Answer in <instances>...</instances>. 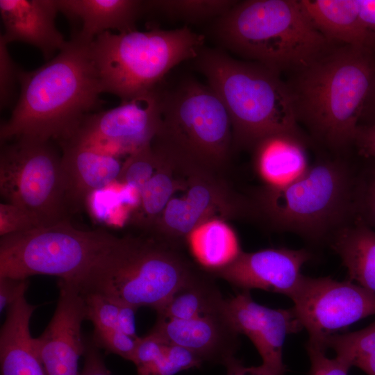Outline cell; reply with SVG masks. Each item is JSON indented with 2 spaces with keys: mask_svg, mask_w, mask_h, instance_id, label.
Listing matches in <instances>:
<instances>
[{
  "mask_svg": "<svg viewBox=\"0 0 375 375\" xmlns=\"http://www.w3.org/2000/svg\"><path fill=\"white\" fill-rule=\"evenodd\" d=\"M19 84L17 103L1 125V144L21 138L67 142L102 102L90 44L73 38L42 66L21 69Z\"/></svg>",
  "mask_w": 375,
  "mask_h": 375,
  "instance_id": "1",
  "label": "cell"
},
{
  "mask_svg": "<svg viewBox=\"0 0 375 375\" xmlns=\"http://www.w3.org/2000/svg\"><path fill=\"white\" fill-rule=\"evenodd\" d=\"M374 79V50L334 44L286 82L298 124L335 154H344Z\"/></svg>",
  "mask_w": 375,
  "mask_h": 375,
  "instance_id": "2",
  "label": "cell"
},
{
  "mask_svg": "<svg viewBox=\"0 0 375 375\" xmlns=\"http://www.w3.org/2000/svg\"><path fill=\"white\" fill-rule=\"evenodd\" d=\"M213 32L228 50L281 74L308 66L335 44L312 24L299 0L237 1Z\"/></svg>",
  "mask_w": 375,
  "mask_h": 375,
  "instance_id": "3",
  "label": "cell"
},
{
  "mask_svg": "<svg viewBox=\"0 0 375 375\" xmlns=\"http://www.w3.org/2000/svg\"><path fill=\"white\" fill-rule=\"evenodd\" d=\"M200 272L181 247L146 233L117 237L76 285L83 294L157 312Z\"/></svg>",
  "mask_w": 375,
  "mask_h": 375,
  "instance_id": "4",
  "label": "cell"
},
{
  "mask_svg": "<svg viewBox=\"0 0 375 375\" xmlns=\"http://www.w3.org/2000/svg\"><path fill=\"white\" fill-rule=\"evenodd\" d=\"M356 174L344 154L319 158L293 182L261 188L251 201L253 213L276 228L330 239L356 217Z\"/></svg>",
  "mask_w": 375,
  "mask_h": 375,
  "instance_id": "5",
  "label": "cell"
},
{
  "mask_svg": "<svg viewBox=\"0 0 375 375\" xmlns=\"http://www.w3.org/2000/svg\"><path fill=\"white\" fill-rule=\"evenodd\" d=\"M194 60L228 113L233 149L253 148L275 133L300 132L289 88L280 74L219 49L203 47Z\"/></svg>",
  "mask_w": 375,
  "mask_h": 375,
  "instance_id": "6",
  "label": "cell"
},
{
  "mask_svg": "<svg viewBox=\"0 0 375 375\" xmlns=\"http://www.w3.org/2000/svg\"><path fill=\"white\" fill-rule=\"evenodd\" d=\"M159 93L160 124L153 150L180 169L220 172L233 144L231 119L218 95L194 79L171 90L159 88Z\"/></svg>",
  "mask_w": 375,
  "mask_h": 375,
  "instance_id": "7",
  "label": "cell"
},
{
  "mask_svg": "<svg viewBox=\"0 0 375 375\" xmlns=\"http://www.w3.org/2000/svg\"><path fill=\"white\" fill-rule=\"evenodd\" d=\"M204 36L187 26L113 33L106 31L90 44L103 93L122 102L149 93L178 64L195 59Z\"/></svg>",
  "mask_w": 375,
  "mask_h": 375,
  "instance_id": "8",
  "label": "cell"
},
{
  "mask_svg": "<svg viewBox=\"0 0 375 375\" xmlns=\"http://www.w3.org/2000/svg\"><path fill=\"white\" fill-rule=\"evenodd\" d=\"M117 238L103 230L78 229L68 219L1 237L0 277L44 274L78 284Z\"/></svg>",
  "mask_w": 375,
  "mask_h": 375,
  "instance_id": "9",
  "label": "cell"
},
{
  "mask_svg": "<svg viewBox=\"0 0 375 375\" xmlns=\"http://www.w3.org/2000/svg\"><path fill=\"white\" fill-rule=\"evenodd\" d=\"M52 141L17 138L1 144L0 193L26 210L38 227L67 219L61 154Z\"/></svg>",
  "mask_w": 375,
  "mask_h": 375,
  "instance_id": "10",
  "label": "cell"
},
{
  "mask_svg": "<svg viewBox=\"0 0 375 375\" xmlns=\"http://www.w3.org/2000/svg\"><path fill=\"white\" fill-rule=\"evenodd\" d=\"M217 173L181 171L178 188L181 195H173L148 233L181 247L194 228L208 220L251 214V202L233 192Z\"/></svg>",
  "mask_w": 375,
  "mask_h": 375,
  "instance_id": "11",
  "label": "cell"
},
{
  "mask_svg": "<svg viewBox=\"0 0 375 375\" xmlns=\"http://www.w3.org/2000/svg\"><path fill=\"white\" fill-rule=\"evenodd\" d=\"M290 298L307 344L324 351L328 337L369 316L375 315V293L351 281L303 275Z\"/></svg>",
  "mask_w": 375,
  "mask_h": 375,
  "instance_id": "12",
  "label": "cell"
},
{
  "mask_svg": "<svg viewBox=\"0 0 375 375\" xmlns=\"http://www.w3.org/2000/svg\"><path fill=\"white\" fill-rule=\"evenodd\" d=\"M159 87L111 109L87 115L67 142L118 157L151 144L160 124ZM64 143V142H62Z\"/></svg>",
  "mask_w": 375,
  "mask_h": 375,
  "instance_id": "13",
  "label": "cell"
},
{
  "mask_svg": "<svg viewBox=\"0 0 375 375\" xmlns=\"http://www.w3.org/2000/svg\"><path fill=\"white\" fill-rule=\"evenodd\" d=\"M221 313L240 335L247 336L260 355L262 363L255 367L261 375H285L283 348L288 335L303 329L292 308L273 309L252 299L250 290H242L225 299Z\"/></svg>",
  "mask_w": 375,
  "mask_h": 375,
  "instance_id": "14",
  "label": "cell"
},
{
  "mask_svg": "<svg viewBox=\"0 0 375 375\" xmlns=\"http://www.w3.org/2000/svg\"><path fill=\"white\" fill-rule=\"evenodd\" d=\"M56 308L34 344L47 375H81L78 360L86 341L81 326L86 320L84 295L74 283L58 281Z\"/></svg>",
  "mask_w": 375,
  "mask_h": 375,
  "instance_id": "15",
  "label": "cell"
},
{
  "mask_svg": "<svg viewBox=\"0 0 375 375\" xmlns=\"http://www.w3.org/2000/svg\"><path fill=\"white\" fill-rule=\"evenodd\" d=\"M311 256L303 249L242 251L227 266L208 272L242 290L260 289L290 297L303 276L301 272L303 265Z\"/></svg>",
  "mask_w": 375,
  "mask_h": 375,
  "instance_id": "16",
  "label": "cell"
},
{
  "mask_svg": "<svg viewBox=\"0 0 375 375\" xmlns=\"http://www.w3.org/2000/svg\"><path fill=\"white\" fill-rule=\"evenodd\" d=\"M150 331L169 344L190 351L202 361L222 365L235 356L240 344L239 334L221 312L190 319L158 315Z\"/></svg>",
  "mask_w": 375,
  "mask_h": 375,
  "instance_id": "17",
  "label": "cell"
},
{
  "mask_svg": "<svg viewBox=\"0 0 375 375\" xmlns=\"http://www.w3.org/2000/svg\"><path fill=\"white\" fill-rule=\"evenodd\" d=\"M59 12L57 0H0V15L9 44L20 42L38 49L45 59L67 44L56 26Z\"/></svg>",
  "mask_w": 375,
  "mask_h": 375,
  "instance_id": "18",
  "label": "cell"
},
{
  "mask_svg": "<svg viewBox=\"0 0 375 375\" xmlns=\"http://www.w3.org/2000/svg\"><path fill=\"white\" fill-rule=\"evenodd\" d=\"M60 146L69 212L80 209L92 192L117 181L123 165L118 157L73 142Z\"/></svg>",
  "mask_w": 375,
  "mask_h": 375,
  "instance_id": "19",
  "label": "cell"
},
{
  "mask_svg": "<svg viewBox=\"0 0 375 375\" xmlns=\"http://www.w3.org/2000/svg\"><path fill=\"white\" fill-rule=\"evenodd\" d=\"M59 12L70 22H81L72 38L91 44L99 35L115 29L119 33L135 30L136 21L144 8L138 0H57Z\"/></svg>",
  "mask_w": 375,
  "mask_h": 375,
  "instance_id": "20",
  "label": "cell"
},
{
  "mask_svg": "<svg viewBox=\"0 0 375 375\" xmlns=\"http://www.w3.org/2000/svg\"><path fill=\"white\" fill-rule=\"evenodd\" d=\"M37 307L23 295L6 308L0 331L1 375H47L30 332Z\"/></svg>",
  "mask_w": 375,
  "mask_h": 375,
  "instance_id": "21",
  "label": "cell"
},
{
  "mask_svg": "<svg viewBox=\"0 0 375 375\" xmlns=\"http://www.w3.org/2000/svg\"><path fill=\"white\" fill-rule=\"evenodd\" d=\"M305 138L300 132H282L267 136L253 147L256 170L271 188L288 185L309 168Z\"/></svg>",
  "mask_w": 375,
  "mask_h": 375,
  "instance_id": "22",
  "label": "cell"
},
{
  "mask_svg": "<svg viewBox=\"0 0 375 375\" xmlns=\"http://www.w3.org/2000/svg\"><path fill=\"white\" fill-rule=\"evenodd\" d=\"M315 27L338 44L375 51V37L361 20L357 0H299Z\"/></svg>",
  "mask_w": 375,
  "mask_h": 375,
  "instance_id": "23",
  "label": "cell"
},
{
  "mask_svg": "<svg viewBox=\"0 0 375 375\" xmlns=\"http://www.w3.org/2000/svg\"><path fill=\"white\" fill-rule=\"evenodd\" d=\"M329 241L347 268L349 280L375 293V231L356 216Z\"/></svg>",
  "mask_w": 375,
  "mask_h": 375,
  "instance_id": "24",
  "label": "cell"
},
{
  "mask_svg": "<svg viewBox=\"0 0 375 375\" xmlns=\"http://www.w3.org/2000/svg\"><path fill=\"white\" fill-rule=\"evenodd\" d=\"M186 242L194 258L207 272L227 266L242 251L237 235L221 219L200 224L188 235Z\"/></svg>",
  "mask_w": 375,
  "mask_h": 375,
  "instance_id": "25",
  "label": "cell"
},
{
  "mask_svg": "<svg viewBox=\"0 0 375 375\" xmlns=\"http://www.w3.org/2000/svg\"><path fill=\"white\" fill-rule=\"evenodd\" d=\"M204 269L179 288L157 311L158 316L190 319L219 313L225 299L210 273Z\"/></svg>",
  "mask_w": 375,
  "mask_h": 375,
  "instance_id": "26",
  "label": "cell"
},
{
  "mask_svg": "<svg viewBox=\"0 0 375 375\" xmlns=\"http://www.w3.org/2000/svg\"><path fill=\"white\" fill-rule=\"evenodd\" d=\"M157 154L160 158V164L141 191L138 206L131 218L135 225L147 233L162 214L178 189L181 179V173L176 167L170 160Z\"/></svg>",
  "mask_w": 375,
  "mask_h": 375,
  "instance_id": "27",
  "label": "cell"
},
{
  "mask_svg": "<svg viewBox=\"0 0 375 375\" xmlns=\"http://www.w3.org/2000/svg\"><path fill=\"white\" fill-rule=\"evenodd\" d=\"M335 358L349 369L356 367L367 375H375V321L365 328L347 333H335L324 342Z\"/></svg>",
  "mask_w": 375,
  "mask_h": 375,
  "instance_id": "28",
  "label": "cell"
},
{
  "mask_svg": "<svg viewBox=\"0 0 375 375\" xmlns=\"http://www.w3.org/2000/svg\"><path fill=\"white\" fill-rule=\"evenodd\" d=\"M236 1L228 0H156L146 1L147 8H153L168 17L188 22H198L221 17Z\"/></svg>",
  "mask_w": 375,
  "mask_h": 375,
  "instance_id": "29",
  "label": "cell"
},
{
  "mask_svg": "<svg viewBox=\"0 0 375 375\" xmlns=\"http://www.w3.org/2000/svg\"><path fill=\"white\" fill-rule=\"evenodd\" d=\"M160 158L151 145L128 156L117 178L122 184L135 190L139 194L156 172Z\"/></svg>",
  "mask_w": 375,
  "mask_h": 375,
  "instance_id": "30",
  "label": "cell"
},
{
  "mask_svg": "<svg viewBox=\"0 0 375 375\" xmlns=\"http://www.w3.org/2000/svg\"><path fill=\"white\" fill-rule=\"evenodd\" d=\"M202 362L190 351L180 346L168 344L159 357L136 367L137 375H174L185 369L199 367Z\"/></svg>",
  "mask_w": 375,
  "mask_h": 375,
  "instance_id": "31",
  "label": "cell"
},
{
  "mask_svg": "<svg viewBox=\"0 0 375 375\" xmlns=\"http://www.w3.org/2000/svg\"><path fill=\"white\" fill-rule=\"evenodd\" d=\"M365 159L367 162L356 174V216L375 231V160Z\"/></svg>",
  "mask_w": 375,
  "mask_h": 375,
  "instance_id": "32",
  "label": "cell"
},
{
  "mask_svg": "<svg viewBox=\"0 0 375 375\" xmlns=\"http://www.w3.org/2000/svg\"><path fill=\"white\" fill-rule=\"evenodd\" d=\"M83 295L86 320L92 323L94 330L119 329V303L99 294L88 293Z\"/></svg>",
  "mask_w": 375,
  "mask_h": 375,
  "instance_id": "33",
  "label": "cell"
},
{
  "mask_svg": "<svg viewBox=\"0 0 375 375\" xmlns=\"http://www.w3.org/2000/svg\"><path fill=\"white\" fill-rule=\"evenodd\" d=\"M138 338L134 339L119 329L94 330L92 341L99 349L132 362Z\"/></svg>",
  "mask_w": 375,
  "mask_h": 375,
  "instance_id": "34",
  "label": "cell"
},
{
  "mask_svg": "<svg viewBox=\"0 0 375 375\" xmlns=\"http://www.w3.org/2000/svg\"><path fill=\"white\" fill-rule=\"evenodd\" d=\"M8 43L0 36V107L5 109L12 103L20 70L14 62Z\"/></svg>",
  "mask_w": 375,
  "mask_h": 375,
  "instance_id": "35",
  "label": "cell"
},
{
  "mask_svg": "<svg viewBox=\"0 0 375 375\" xmlns=\"http://www.w3.org/2000/svg\"><path fill=\"white\" fill-rule=\"evenodd\" d=\"M38 227L31 215L22 208L6 202L0 204V236L21 233Z\"/></svg>",
  "mask_w": 375,
  "mask_h": 375,
  "instance_id": "36",
  "label": "cell"
},
{
  "mask_svg": "<svg viewBox=\"0 0 375 375\" xmlns=\"http://www.w3.org/2000/svg\"><path fill=\"white\" fill-rule=\"evenodd\" d=\"M310 358V375H347L349 368L335 357L329 358L326 351L313 347L306 345Z\"/></svg>",
  "mask_w": 375,
  "mask_h": 375,
  "instance_id": "37",
  "label": "cell"
},
{
  "mask_svg": "<svg viewBox=\"0 0 375 375\" xmlns=\"http://www.w3.org/2000/svg\"><path fill=\"white\" fill-rule=\"evenodd\" d=\"M28 287L27 279L0 277L1 311L8 308L20 297L26 294Z\"/></svg>",
  "mask_w": 375,
  "mask_h": 375,
  "instance_id": "38",
  "label": "cell"
},
{
  "mask_svg": "<svg viewBox=\"0 0 375 375\" xmlns=\"http://www.w3.org/2000/svg\"><path fill=\"white\" fill-rule=\"evenodd\" d=\"M353 146L365 158L375 160V124H360Z\"/></svg>",
  "mask_w": 375,
  "mask_h": 375,
  "instance_id": "39",
  "label": "cell"
},
{
  "mask_svg": "<svg viewBox=\"0 0 375 375\" xmlns=\"http://www.w3.org/2000/svg\"><path fill=\"white\" fill-rule=\"evenodd\" d=\"M84 365L81 375H112L107 368L99 349L92 341L86 342Z\"/></svg>",
  "mask_w": 375,
  "mask_h": 375,
  "instance_id": "40",
  "label": "cell"
},
{
  "mask_svg": "<svg viewBox=\"0 0 375 375\" xmlns=\"http://www.w3.org/2000/svg\"><path fill=\"white\" fill-rule=\"evenodd\" d=\"M138 308L124 304H119L118 324L121 331L126 335L138 339L136 333L135 314Z\"/></svg>",
  "mask_w": 375,
  "mask_h": 375,
  "instance_id": "41",
  "label": "cell"
},
{
  "mask_svg": "<svg viewBox=\"0 0 375 375\" xmlns=\"http://www.w3.org/2000/svg\"><path fill=\"white\" fill-rule=\"evenodd\" d=\"M357 3L361 20L375 37V0H357Z\"/></svg>",
  "mask_w": 375,
  "mask_h": 375,
  "instance_id": "42",
  "label": "cell"
},
{
  "mask_svg": "<svg viewBox=\"0 0 375 375\" xmlns=\"http://www.w3.org/2000/svg\"><path fill=\"white\" fill-rule=\"evenodd\" d=\"M360 124H375V79L363 108Z\"/></svg>",
  "mask_w": 375,
  "mask_h": 375,
  "instance_id": "43",
  "label": "cell"
},
{
  "mask_svg": "<svg viewBox=\"0 0 375 375\" xmlns=\"http://www.w3.org/2000/svg\"><path fill=\"white\" fill-rule=\"evenodd\" d=\"M224 365L227 369V375H261L254 367H245L242 362L235 356L231 358Z\"/></svg>",
  "mask_w": 375,
  "mask_h": 375,
  "instance_id": "44",
  "label": "cell"
}]
</instances>
